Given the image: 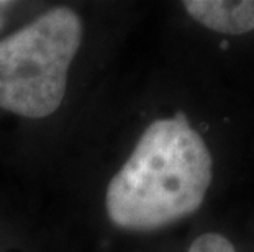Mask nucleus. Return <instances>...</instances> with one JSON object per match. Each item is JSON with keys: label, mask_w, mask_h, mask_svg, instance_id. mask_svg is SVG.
I'll return each instance as SVG.
<instances>
[{"label": "nucleus", "mask_w": 254, "mask_h": 252, "mask_svg": "<svg viewBox=\"0 0 254 252\" xmlns=\"http://www.w3.org/2000/svg\"><path fill=\"white\" fill-rule=\"evenodd\" d=\"M212 175V154L186 115L156 120L107 187V214L129 231L169 226L202 206Z\"/></svg>", "instance_id": "1"}, {"label": "nucleus", "mask_w": 254, "mask_h": 252, "mask_svg": "<svg viewBox=\"0 0 254 252\" xmlns=\"http://www.w3.org/2000/svg\"><path fill=\"white\" fill-rule=\"evenodd\" d=\"M82 31L72 8L56 7L0 41V108L33 120L55 113Z\"/></svg>", "instance_id": "2"}, {"label": "nucleus", "mask_w": 254, "mask_h": 252, "mask_svg": "<svg viewBox=\"0 0 254 252\" xmlns=\"http://www.w3.org/2000/svg\"><path fill=\"white\" fill-rule=\"evenodd\" d=\"M184 8L205 28L225 35L254 30V0H187Z\"/></svg>", "instance_id": "3"}, {"label": "nucleus", "mask_w": 254, "mask_h": 252, "mask_svg": "<svg viewBox=\"0 0 254 252\" xmlns=\"http://www.w3.org/2000/svg\"><path fill=\"white\" fill-rule=\"evenodd\" d=\"M187 252H236L233 243L218 233H205L193 241Z\"/></svg>", "instance_id": "4"}, {"label": "nucleus", "mask_w": 254, "mask_h": 252, "mask_svg": "<svg viewBox=\"0 0 254 252\" xmlns=\"http://www.w3.org/2000/svg\"><path fill=\"white\" fill-rule=\"evenodd\" d=\"M12 7V3L10 2H0V28H2L3 21H5V12Z\"/></svg>", "instance_id": "5"}]
</instances>
